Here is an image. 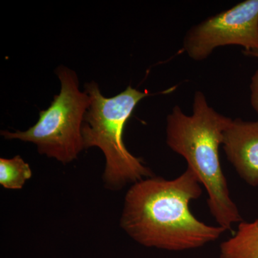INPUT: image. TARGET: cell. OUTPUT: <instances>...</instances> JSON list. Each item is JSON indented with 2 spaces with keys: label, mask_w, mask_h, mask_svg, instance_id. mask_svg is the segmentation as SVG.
Instances as JSON below:
<instances>
[{
  "label": "cell",
  "mask_w": 258,
  "mask_h": 258,
  "mask_svg": "<svg viewBox=\"0 0 258 258\" xmlns=\"http://www.w3.org/2000/svg\"><path fill=\"white\" fill-rule=\"evenodd\" d=\"M201 185L189 167L174 179L152 176L137 181L125 194L120 227L139 244L167 251L215 242L227 230L200 221L189 208L203 195Z\"/></svg>",
  "instance_id": "cell-1"
},
{
  "label": "cell",
  "mask_w": 258,
  "mask_h": 258,
  "mask_svg": "<svg viewBox=\"0 0 258 258\" xmlns=\"http://www.w3.org/2000/svg\"><path fill=\"white\" fill-rule=\"evenodd\" d=\"M192 113L185 114L175 106L166 118V144L181 156L208 193V205L217 225L230 230L242 220L230 196L221 166L219 148L232 118L220 114L209 105L201 91L194 96Z\"/></svg>",
  "instance_id": "cell-2"
},
{
  "label": "cell",
  "mask_w": 258,
  "mask_h": 258,
  "mask_svg": "<svg viewBox=\"0 0 258 258\" xmlns=\"http://www.w3.org/2000/svg\"><path fill=\"white\" fill-rule=\"evenodd\" d=\"M86 92L91 102L83 121V146L84 149L99 148L104 154L103 180L106 188L120 190L152 176V170L142 159L128 152L123 142L127 120L149 92L128 86L119 94L106 98L95 82L86 85Z\"/></svg>",
  "instance_id": "cell-3"
},
{
  "label": "cell",
  "mask_w": 258,
  "mask_h": 258,
  "mask_svg": "<svg viewBox=\"0 0 258 258\" xmlns=\"http://www.w3.org/2000/svg\"><path fill=\"white\" fill-rule=\"evenodd\" d=\"M56 74L60 81V92L47 110L40 112L37 123L25 132L3 131L1 134L6 139L35 144L40 154L68 164L85 149L82 128L91 101L86 91H80L74 71L60 66Z\"/></svg>",
  "instance_id": "cell-4"
},
{
  "label": "cell",
  "mask_w": 258,
  "mask_h": 258,
  "mask_svg": "<svg viewBox=\"0 0 258 258\" xmlns=\"http://www.w3.org/2000/svg\"><path fill=\"white\" fill-rule=\"evenodd\" d=\"M227 45L257 50L258 0H245L191 27L185 35L183 50L192 60L202 61Z\"/></svg>",
  "instance_id": "cell-5"
},
{
  "label": "cell",
  "mask_w": 258,
  "mask_h": 258,
  "mask_svg": "<svg viewBox=\"0 0 258 258\" xmlns=\"http://www.w3.org/2000/svg\"><path fill=\"white\" fill-rule=\"evenodd\" d=\"M226 157L238 175L253 187L258 186V120L231 119L223 134Z\"/></svg>",
  "instance_id": "cell-6"
},
{
  "label": "cell",
  "mask_w": 258,
  "mask_h": 258,
  "mask_svg": "<svg viewBox=\"0 0 258 258\" xmlns=\"http://www.w3.org/2000/svg\"><path fill=\"white\" fill-rule=\"evenodd\" d=\"M220 258H258V218L239 223L235 234L220 244Z\"/></svg>",
  "instance_id": "cell-7"
},
{
  "label": "cell",
  "mask_w": 258,
  "mask_h": 258,
  "mask_svg": "<svg viewBox=\"0 0 258 258\" xmlns=\"http://www.w3.org/2000/svg\"><path fill=\"white\" fill-rule=\"evenodd\" d=\"M31 168L20 156L0 159V184L8 189H21L32 177Z\"/></svg>",
  "instance_id": "cell-8"
},
{
  "label": "cell",
  "mask_w": 258,
  "mask_h": 258,
  "mask_svg": "<svg viewBox=\"0 0 258 258\" xmlns=\"http://www.w3.org/2000/svg\"><path fill=\"white\" fill-rule=\"evenodd\" d=\"M249 91H250L251 106L258 114V69L251 77Z\"/></svg>",
  "instance_id": "cell-9"
},
{
  "label": "cell",
  "mask_w": 258,
  "mask_h": 258,
  "mask_svg": "<svg viewBox=\"0 0 258 258\" xmlns=\"http://www.w3.org/2000/svg\"><path fill=\"white\" fill-rule=\"evenodd\" d=\"M244 55L249 56V57H254V58L257 59L258 60V49L257 50H244Z\"/></svg>",
  "instance_id": "cell-10"
}]
</instances>
